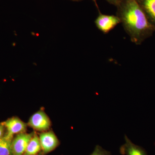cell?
<instances>
[{"mask_svg": "<svg viewBox=\"0 0 155 155\" xmlns=\"http://www.w3.org/2000/svg\"><path fill=\"white\" fill-rule=\"evenodd\" d=\"M116 7V16L132 42L140 45L152 36L154 31L136 0H120Z\"/></svg>", "mask_w": 155, "mask_h": 155, "instance_id": "cell-1", "label": "cell"}, {"mask_svg": "<svg viewBox=\"0 0 155 155\" xmlns=\"http://www.w3.org/2000/svg\"><path fill=\"white\" fill-rule=\"evenodd\" d=\"M28 125L34 130L45 131L49 129L51 122L44 111L39 110L31 116Z\"/></svg>", "mask_w": 155, "mask_h": 155, "instance_id": "cell-4", "label": "cell"}, {"mask_svg": "<svg viewBox=\"0 0 155 155\" xmlns=\"http://www.w3.org/2000/svg\"><path fill=\"white\" fill-rule=\"evenodd\" d=\"M39 138L44 153L52 151L59 144L58 137L52 131L42 132L40 134Z\"/></svg>", "mask_w": 155, "mask_h": 155, "instance_id": "cell-6", "label": "cell"}, {"mask_svg": "<svg viewBox=\"0 0 155 155\" xmlns=\"http://www.w3.org/2000/svg\"><path fill=\"white\" fill-rule=\"evenodd\" d=\"M106 1L110 4L116 6L120 0H106Z\"/></svg>", "mask_w": 155, "mask_h": 155, "instance_id": "cell-13", "label": "cell"}, {"mask_svg": "<svg viewBox=\"0 0 155 155\" xmlns=\"http://www.w3.org/2000/svg\"><path fill=\"white\" fill-rule=\"evenodd\" d=\"M12 140L5 136L0 139V155H12L11 142Z\"/></svg>", "mask_w": 155, "mask_h": 155, "instance_id": "cell-10", "label": "cell"}, {"mask_svg": "<svg viewBox=\"0 0 155 155\" xmlns=\"http://www.w3.org/2000/svg\"><path fill=\"white\" fill-rule=\"evenodd\" d=\"M90 155H111V153L110 152L104 149L98 145H97L95 147L93 152Z\"/></svg>", "mask_w": 155, "mask_h": 155, "instance_id": "cell-11", "label": "cell"}, {"mask_svg": "<svg viewBox=\"0 0 155 155\" xmlns=\"http://www.w3.org/2000/svg\"><path fill=\"white\" fill-rule=\"evenodd\" d=\"M155 31V0H136Z\"/></svg>", "mask_w": 155, "mask_h": 155, "instance_id": "cell-7", "label": "cell"}, {"mask_svg": "<svg viewBox=\"0 0 155 155\" xmlns=\"http://www.w3.org/2000/svg\"><path fill=\"white\" fill-rule=\"evenodd\" d=\"M125 143L120 147L119 152L122 155H148L144 149L137 145L125 136Z\"/></svg>", "mask_w": 155, "mask_h": 155, "instance_id": "cell-8", "label": "cell"}, {"mask_svg": "<svg viewBox=\"0 0 155 155\" xmlns=\"http://www.w3.org/2000/svg\"><path fill=\"white\" fill-rule=\"evenodd\" d=\"M6 133V128L2 122L0 123V139L2 138Z\"/></svg>", "mask_w": 155, "mask_h": 155, "instance_id": "cell-12", "label": "cell"}, {"mask_svg": "<svg viewBox=\"0 0 155 155\" xmlns=\"http://www.w3.org/2000/svg\"><path fill=\"white\" fill-rule=\"evenodd\" d=\"M2 123L6 128L5 136L11 140L15 134L25 132L27 128V124L17 117L9 118Z\"/></svg>", "mask_w": 155, "mask_h": 155, "instance_id": "cell-3", "label": "cell"}, {"mask_svg": "<svg viewBox=\"0 0 155 155\" xmlns=\"http://www.w3.org/2000/svg\"><path fill=\"white\" fill-rule=\"evenodd\" d=\"M41 150L39 137L34 133L23 155H37Z\"/></svg>", "mask_w": 155, "mask_h": 155, "instance_id": "cell-9", "label": "cell"}, {"mask_svg": "<svg viewBox=\"0 0 155 155\" xmlns=\"http://www.w3.org/2000/svg\"><path fill=\"white\" fill-rule=\"evenodd\" d=\"M34 133H21L17 134L12 140L11 149L12 155H23Z\"/></svg>", "mask_w": 155, "mask_h": 155, "instance_id": "cell-5", "label": "cell"}, {"mask_svg": "<svg viewBox=\"0 0 155 155\" xmlns=\"http://www.w3.org/2000/svg\"><path fill=\"white\" fill-rule=\"evenodd\" d=\"M72 1H82V0H72ZM91 1H93L95 3V4L96 5L97 8V9H98V7L97 5V2L96 0H91Z\"/></svg>", "mask_w": 155, "mask_h": 155, "instance_id": "cell-14", "label": "cell"}, {"mask_svg": "<svg viewBox=\"0 0 155 155\" xmlns=\"http://www.w3.org/2000/svg\"><path fill=\"white\" fill-rule=\"evenodd\" d=\"M98 10L99 15L95 20V24L97 28L104 34L109 33L121 23L117 16L104 14L100 12L99 9Z\"/></svg>", "mask_w": 155, "mask_h": 155, "instance_id": "cell-2", "label": "cell"}]
</instances>
